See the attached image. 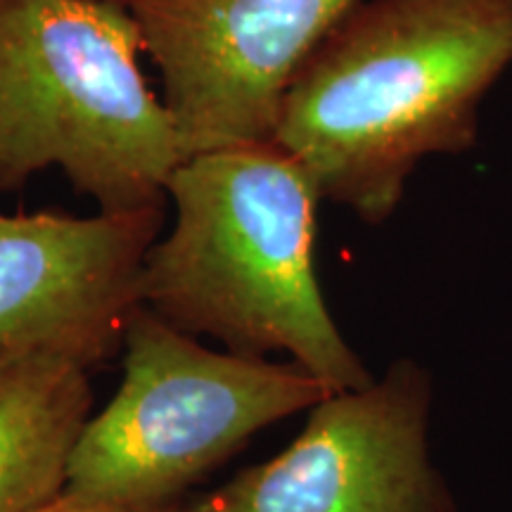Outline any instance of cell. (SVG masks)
Masks as SVG:
<instances>
[{
	"instance_id": "8",
	"label": "cell",
	"mask_w": 512,
	"mask_h": 512,
	"mask_svg": "<svg viewBox=\"0 0 512 512\" xmlns=\"http://www.w3.org/2000/svg\"><path fill=\"white\" fill-rule=\"evenodd\" d=\"M91 406L86 363L0 349V512H29L60 494Z\"/></svg>"
},
{
	"instance_id": "9",
	"label": "cell",
	"mask_w": 512,
	"mask_h": 512,
	"mask_svg": "<svg viewBox=\"0 0 512 512\" xmlns=\"http://www.w3.org/2000/svg\"><path fill=\"white\" fill-rule=\"evenodd\" d=\"M29 512H181V503L166 505V508H138V505L105 501V498L83 496L76 491L62 489L60 494L48 498L46 503L36 505Z\"/></svg>"
},
{
	"instance_id": "10",
	"label": "cell",
	"mask_w": 512,
	"mask_h": 512,
	"mask_svg": "<svg viewBox=\"0 0 512 512\" xmlns=\"http://www.w3.org/2000/svg\"><path fill=\"white\" fill-rule=\"evenodd\" d=\"M100 3H112V5H119V8H131V5L140 3V0H100Z\"/></svg>"
},
{
	"instance_id": "4",
	"label": "cell",
	"mask_w": 512,
	"mask_h": 512,
	"mask_svg": "<svg viewBox=\"0 0 512 512\" xmlns=\"http://www.w3.org/2000/svg\"><path fill=\"white\" fill-rule=\"evenodd\" d=\"M121 349L124 382L88 418L64 489L138 508L176 505L256 432L335 394L292 361L202 347L140 304Z\"/></svg>"
},
{
	"instance_id": "7",
	"label": "cell",
	"mask_w": 512,
	"mask_h": 512,
	"mask_svg": "<svg viewBox=\"0 0 512 512\" xmlns=\"http://www.w3.org/2000/svg\"><path fill=\"white\" fill-rule=\"evenodd\" d=\"M162 207L0 214V349H48L88 368L117 354Z\"/></svg>"
},
{
	"instance_id": "5",
	"label": "cell",
	"mask_w": 512,
	"mask_h": 512,
	"mask_svg": "<svg viewBox=\"0 0 512 512\" xmlns=\"http://www.w3.org/2000/svg\"><path fill=\"white\" fill-rule=\"evenodd\" d=\"M361 0H140L143 53L183 159L271 143L285 95L323 38Z\"/></svg>"
},
{
	"instance_id": "2",
	"label": "cell",
	"mask_w": 512,
	"mask_h": 512,
	"mask_svg": "<svg viewBox=\"0 0 512 512\" xmlns=\"http://www.w3.org/2000/svg\"><path fill=\"white\" fill-rule=\"evenodd\" d=\"M176 223L147 249L138 304L230 354L283 351L330 392L373 382L335 318L313 268L320 195L275 143L202 152L166 183Z\"/></svg>"
},
{
	"instance_id": "6",
	"label": "cell",
	"mask_w": 512,
	"mask_h": 512,
	"mask_svg": "<svg viewBox=\"0 0 512 512\" xmlns=\"http://www.w3.org/2000/svg\"><path fill=\"white\" fill-rule=\"evenodd\" d=\"M432 382L415 361L335 392L280 456L240 472L181 512H456L430 463Z\"/></svg>"
},
{
	"instance_id": "3",
	"label": "cell",
	"mask_w": 512,
	"mask_h": 512,
	"mask_svg": "<svg viewBox=\"0 0 512 512\" xmlns=\"http://www.w3.org/2000/svg\"><path fill=\"white\" fill-rule=\"evenodd\" d=\"M140 53L128 8L0 0V192L57 166L100 211L164 207L183 152Z\"/></svg>"
},
{
	"instance_id": "1",
	"label": "cell",
	"mask_w": 512,
	"mask_h": 512,
	"mask_svg": "<svg viewBox=\"0 0 512 512\" xmlns=\"http://www.w3.org/2000/svg\"><path fill=\"white\" fill-rule=\"evenodd\" d=\"M510 67L512 0H361L297 74L271 143L320 200L382 226L427 157L475 150Z\"/></svg>"
}]
</instances>
